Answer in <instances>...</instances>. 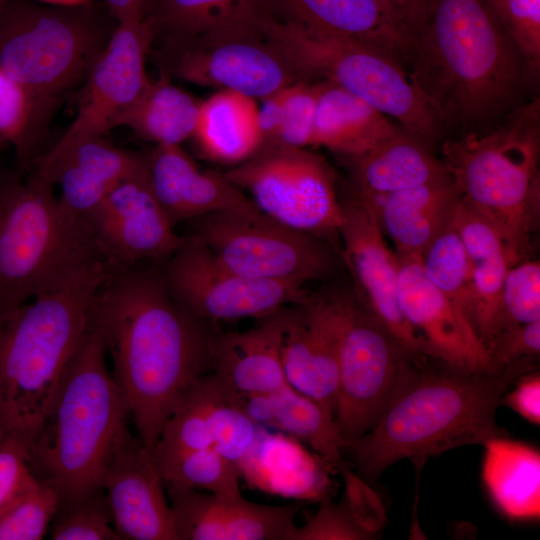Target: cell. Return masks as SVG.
<instances>
[{
	"label": "cell",
	"mask_w": 540,
	"mask_h": 540,
	"mask_svg": "<svg viewBox=\"0 0 540 540\" xmlns=\"http://www.w3.org/2000/svg\"><path fill=\"white\" fill-rule=\"evenodd\" d=\"M112 375L138 438L152 452L186 392L213 369L216 324L193 318L172 298L158 270H114L93 307Z\"/></svg>",
	"instance_id": "6da1fadb"
},
{
	"label": "cell",
	"mask_w": 540,
	"mask_h": 540,
	"mask_svg": "<svg viewBox=\"0 0 540 540\" xmlns=\"http://www.w3.org/2000/svg\"><path fill=\"white\" fill-rule=\"evenodd\" d=\"M524 358L494 372L451 364L419 370L394 398L376 426L344 442L366 483L399 460L422 466L432 456L466 445L506 437L496 421L501 397L512 381L532 371Z\"/></svg>",
	"instance_id": "7a4b0ae2"
},
{
	"label": "cell",
	"mask_w": 540,
	"mask_h": 540,
	"mask_svg": "<svg viewBox=\"0 0 540 540\" xmlns=\"http://www.w3.org/2000/svg\"><path fill=\"white\" fill-rule=\"evenodd\" d=\"M407 60L410 78L441 125L471 126L496 116L527 75L485 0H430Z\"/></svg>",
	"instance_id": "3957f363"
},
{
	"label": "cell",
	"mask_w": 540,
	"mask_h": 540,
	"mask_svg": "<svg viewBox=\"0 0 540 540\" xmlns=\"http://www.w3.org/2000/svg\"><path fill=\"white\" fill-rule=\"evenodd\" d=\"M113 271L100 261L0 322V436L19 442L27 453L89 328L96 297Z\"/></svg>",
	"instance_id": "277c9868"
},
{
	"label": "cell",
	"mask_w": 540,
	"mask_h": 540,
	"mask_svg": "<svg viewBox=\"0 0 540 540\" xmlns=\"http://www.w3.org/2000/svg\"><path fill=\"white\" fill-rule=\"evenodd\" d=\"M93 319L70 359L39 434L28 450L36 478L60 503L103 490L106 469L129 433L124 395L109 371Z\"/></svg>",
	"instance_id": "5b68a950"
},
{
	"label": "cell",
	"mask_w": 540,
	"mask_h": 540,
	"mask_svg": "<svg viewBox=\"0 0 540 540\" xmlns=\"http://www.w3.org/2000/svg\"><path fill=\"white\" fill-rule=\"evenodd\" d=\"M117 24L106 6L93 3L59 7L7 0L0 10V69L28 100L38 160L60 102L84 84Z\"/></svg>",
	"instance_id": "8992f818"
},
{
	"label": "cell",
	"mask_w": 540,
	"mask_h": 540,
	"mask_svg": "<svg viewBox=\"0 0 540 540\" xmlns=\"http://www.w3.org/2000/svg\"><path fill=\"white\" fill-rule=\"evenodd\" d=\"M540 102L512 111L485 133L442 146V163L458 197L498 231L511 266L521 262L540 209Z\"/></svg>",
	"instance_id": "52a82bcc"
},
{
	"label": "cell",
	"mask_w": 540,
	"mask_h": 540,
	"mask_svg": "<svg viewBox=\"0 0 540 540\" xmlns=\"http://www.w3.org/2000/svg\"><path fill=\"white\" fill-rule=\"evenodd\" d=\"M53 187L35 174L23 179L0 169V321L105 261Z\"/></svg>",
	"instance_id": "ba28073f"
},
{
	"label": "cell",
	"mask_w": 540,
	"mask_h": 540,
	"mask_svg": "<svg viewBox=\"0 0 540 540\" xmlns=\"http://www.w3.org/2000/svg\"><path fill=\"white\" fill-rule=\"evenodd\" d=\"M257 22L305 79L355 94L426 143L437 136L440 122L398 60L355 41L279 21L267 11Z\"/></svg>",
	"instance_id": "9c48e42d"
},
{
	"label": "cell",
	"mask_w": 540,
	"mask_h": 540,
	"mask_svg": "<svg viewBox=\"0 0 540 540\" xmlns=\"http://www.w3.org/2000/svg\"><path fill=\"white\" fill-rule=\"evenodd\" d=\"M257 17L184 39L153 42L149 57L159 73L171 79L260 100L307 80L264 35Z\"/></svg>",
	"instance_id": "30bf717a"
},
{
	"label": "cell",
	"mask_w": 540,
	"mask_h": 540,
	"mask_svg": "<svg viewBox=\"0 0 540 540\" xmlns=\"http://www.w3.org/2000/svg\"><path fill=\"white\" fill-rule=\"evenodd\" d=\"M221 174L270 219L323 240L339 235L344 211L333 170L307 148L265 144Z\"/></svg>",
	"instance_id": "8fae6325"
},
{
	"label": "cell",
	"mask_w": 540,
	"mask_h": 540,
	"mask_svg": "<svg viewBox=\"0 0 540 540\" xmlns=\"http://www.w3.org/2000/svg\"><path fill=\"white\" fill-rule=\"evenodd\" d=\"M415 358L355 297L343 295L334 422L345 441L376 426L416 371Z\"/></svg>",
	"instance_id": "7c38bea8"
},
{
	"label": "cell",
	"mask_w": 540,
	"mask_h": 540,
	"mask_svg": "<svg viewBox=\"0 0 540 540\" xmlns=\"http://www.w3.org/2000/svg\"><path fill=\"white\" fill-rule=\"evenodd\" d=\"M191 222L188 237L244 277L305 285L334 270V256L323 239L282 225L262 212H216Z\"/></svg>",
	"instance_id": "4fadbf2b"
},
{
	"label": "cell",
	"mask_w": 540,
	"mask_h": 540,
	"mask_svg": "<svg viewBox=\"0 0 540 540\" xmlns=\"http://www.w3.org/2000/svg\"><path fill=\"white\" fill-rule=\"evenodd\" d=\"M151 41L145 21L118 22L83 84L74 121L35 164L37 177L54 186L59 168L76 146L117 127L120 116L151 82L146 70Z\"/></svg>",
	"instance_id": "5bb4252c"
},
{
	"label": "cell",
	"mask_w": 540,
	"mask_h": 540,
	"mask_svg": "<svg viewBox=\"0 0 540 540\" xmlns=\"http://www.w3.org/2000/svg\"><path fill=\"white\" fill-rule=\"evenodd\" d=\"M159 274L176 303L193 318L216 324L261 319L307 296L303 284L256 280L223 265L199 241L185 237Z\"/></svg>",
	"instance_id": "9a60e30c"
},
{
	"label": "cell",
	"mask_w": 540,
	"mask_h": 540,
	"mask_svg": "<svg viewBox=\"0 0 540 540\" xmlns=\"http://www.w3.org/2000/svg\"><path fill=\"white\" fill-rule=\"evenodd\" d=\"M81 222L115 270L141 260L165 261L185 242L157 200L146 166L114 187Z\"/></svg>",
	"instance_id": "2e32d148"
},
{
	"label": "cell",
	"mask_w": 540,
	"mask_h": 540,
	"mask_svg": "<svg viewBox=\"0 0 540 540\" xmlns=\"http://www.w3.org/2000/svg\"><path fill=\"white\" fill-rule=\"evenodd\" d=\"M342 205V257L352 278L355 299L407 352L437 359L429 343L401 312L397 255L386 245L375 212L355 197Z\"/></svg>",
	"instance_id": "e0dca14e"
},
{
	"label": "cell",
	"mask_w": 540,
	"mask_h": 540,
	"mask_svg": "<svg viewBox=\"0 0 540 540\" xmlns=\"http://www.w3.org/2000/svg\"><path fill=\"white\" fill-rule=\"evenodd\" d=\"M342 319L343 295L308 293L287 307L280 349L288 384L317 402L333 419Z\"/></svg>",
	"instance_id": "ac0fdd59"
},
{
	"label": "cell",
	"mask_w": 540,
	"mask_h": 540,
	"mask_svg": "<svg viewBox=\"0 0 540 540\" xmlns=\"http://www.w3.org/2000/svg\"><path fill=\"white\" fill-rule=\"evenodd\" d=\"M164 487L152 452L129 432L114 453L102 483L120 540H178Z\"/></svg>",
	"instance_id": "d6986e66"
},
{
	"label": "cell",
	"mask_w": 540,
	"mask_h": 540,
	"mask_svg": "<svg viewBox=\"0 0 540 540\" xmlns=\"http://www.w3.org/2000/svg\"><path fill=\"white\" fill-rule=\"evenodd\" d=\"M396 255L398 301L406 321L429 343L438 360L490 372L487 348L468 318L426 276L421 257Z\"/></svg>",
	"instance_id": "ffe728a7"
},
{
	"label": "cell",
	"mask_w": 540,
	"mask_h": 540,
	"mask_svg": "<svg viewBox=\"0 0 540 540\" xmlns=\"http://www.w3.org/2000/svg\"><path fill=\"white\" fill-rule=\"evenodd\" d=\"M178 540H289L299 506H269L240 496L165 484Z\"/></svg>",
	"instance_id": "44dd1931"
},
{
	"label": "cell",
	"mask_w": 540,
	"mask_h": 540,
	"mask_svg": "<svg viewBox=\"0 0 540 540\" xmlns=\"http://www.w3.org/2000/svg\"><path fill=\"white\" fill-rule=\"evenodd\" d=\"M145 159L152 190L174 227L216 212H261L221 173L201 171L180 145H156Z\"/></svg>",
	"instance_id": "7402d4cb"
},
{
	"label": "cell",
	"mask_w": 540,
	"mask_h": 540,
	"mask_svg": "<svg viewBox=\"0 0 540 540\" xmlns=\"http://www.w3.org/2000/svg\"><path fill=\"white\" fill-rule=\"evenodd\" d=\"M287 307L259 319L246 331L215 329L210 377L222 394L274 393L290 386L280 351Z\"/></svg>",
	"instance_id": "603a6c76"
},
{
	"label": "cell",
	"mask_w": 540,
	"mask_h": 540,
	"mask_svg": "<svg viewBox=\"0 0 540 540\" xmlns=\"http://www.w3.org/2000/svg\"><path fill=\"white\" fill-rule=\"evenodd\" d=\"M267 12L282 22L375 48L402 62L411 42L376 0H264Z\"/></svg>",
	"instance_id": "cb8c5ba5"
},
{
	"label": "cell",
	"mask_w": 540,
	"mask_h": 540,
	"mask_svg": "<svg viewBox=\"0 0 540 540\" xmlns=\"http://www.w3.org/2000/svg\"><path fill=\"white\" fill-rule=\"evenodd\" d=\"M350 165L354 195L370 198L448 178L426 142L398 129L367 152L344 157Z\"/></svg>",
	"instance_id": "d4e9b609"
},
{
	"label": "cell",
	"mask_w": 540,
	"mask_h": 540,
	"mask_svg": "<svg viewBox=\"0 0 540 540\" xmlns=\"http://www.w3.org/2000/svg\"><path fill=\"white\" fill-rule=\"evenodd\" d=\"M355 198L373 209L397 254L421 257L448 220L458 193L448 177L384 195Z\"/></svg>",
	"instance_id": "484cf974"
},
{
	"label": "cell",
	"mask_w": 540,
	"mask_h": 540,
	"mask_svg": "<svg viewBox=\"0 0 540 540\" xmlns=\"http://www.w3.org/2000/svg\"><path fill=\"white\" fill-rule=\"evenodd\" d=\"M146 166L145 155L115 147L102 138L85 141L66 157L54 180L62 208L82 220L121 181Z\"/></svg>",
	"instance_id": "4316f807"
},
{
	"label": "cell",
	"mask_w": 540,
	"mask_h": 540,
	"mask_svg": "<svg viewBox=\"0 0 540 540\" xmlns=\"http://www.w3.org/2000/svg\"><path fill=\"white\" fill-rule=\"evenodd\" d=\"M208 160L238 165L262 145L256 99L232 90H220L201 101L192 136Z\"/></svg>",
	"instance_id": "83f0119b"
},
{
	"label": "cell",
	"mask_w": 540,
	"mask_h": 540,
	"mask_svg": "<svg viewBox=\"0 0 540 540\" xmlns=\"http://www.w3.org/2000/svg\"><path fill=\"white\" fill-rule=\"evenodd\" d=\"M398 129L362 98L323 81L312 146H323L343 157H352L367 152Z\"/></svg>",
	"instance_id": "f1b7e54d"
},
{
	"label": "cell",
	"mask_w": 540,
	"mask_h": 540,
	"mask_svg": "<svg viewBox=\"0 0 540 540\" xmlns=\"http://www.w3.org/2000/svg\"><path fill=\"white\" fill-rule=\"evenodd\" d=\"M482 478L497 508L509 519L540 517V453L506 437L485 443Z\"/></svg>",
	"instance_id": "f546056e"
},
{
	"label": "cell",
	"mask_w": 540,
	"mask_h": 540,
	"mask_svg": "<svg viewBox=\"0 0 540 540\" xmlns=\"http://www.w3.org/2000/svg\"><path fill=\"white\" fill-rule=\"evenodd\" d=\"M201 101L159 74L120 116L126 126L156 145H180L193 136Z\"/></svg>",
	"instance_id": "4dcf8cb0"
},
{
	"label": "cell",
	"mask_w": 540,
	"mask_h": 540,
	"mask_svg": "<svg viewBox=\"0 0 540 540\" xmlns=\"http://www.w3.org/2000/svg\"><path fill=\"white\" fill-rule=\"evenodd\" d=\"M265 10L264 0H151L144 21L153 43L251 21Z\"/></svg>",
	"instance_id": "1f68e13d"
},
{
	"label": "cell",
	"mask_w": 540,
	"mask_h": 540,
	"mask_svg": "<svg viewBox=\"0 0 540 540\" xmlns=\"http://www.w3.org/2000/svg\"><path fill=\"white\" fill-rule=\"evenodd\" d=\"M273 402L274 416L270 428L310 445L330 469L339 471L345 485L358 479L342 458L345 440L334 419L317 402L291 386L274 392Z\"/></svg>",
	"instance_id": "d6a6232c"
},
{
	"label": "cell",
	"mask_w": 540,
	"mask_h": 540,
	"mask_svg": "<svg viewBox=\"0 0 540 540\" xmlns=\"http://www.w3.org/2000/svg\"><path fill=\"white\" fill-rule=\"evenodd\" d=\"M214 395L208 375L201 377L186 392L152 450L155 462L212 446L209 414Z\"/></svg>",
	"instance_id": "836d02e7"
},
{
	"label": "cell",
	"mask_w": 540,
	"mask_h": 540,
	"mask_svg": "<svg viewBox=\"0 0 540 540\" xmlns=\"http://www.w3.org/2000/svg\"><path fill=\"white\" fill-rule=\"evenodd\" d=\"M420 260L429 280L461 310L473 326L471 262L454 228L451 214Z\"/></svg>",
	"instance_id": "e575fe53"
},
{
	"label": "cell",
	"mask_w": 540,
	"mask_h": 540,
	"mask_svg": "<svg viewBox=\"0 0 540 540\" xmlns=\"http://www.w3.org/2000/svg\"><path fill=\"white\" fill-rule=\"evenodd\" d=\"M155 463L165 484L205 490L220 498L242 496L240 467L212 447L181 453Z\"/></svg>",
	"instance_id": "d590c367"
},
{
	"label": "cell",
	"mask_w": 540,
	"mask_h": 540,
	"mask_svg": "<svg viewBox=\"0 0 540 540\" xmlns=\"http://www.w3.org/2000/svg\"><path fill=\"white\" fill-rule=\"evenodd\" d=\"M60 503L58 493L38 481L0 513V540H40L45 537Z\"/></svg>",
	"instance_id": "8d00e7d4"
},
{
	"label": "cell",
	"mask_w": 540,
	"mask_h": 540,
	"mask_svg": "<svg viewBox=\"0 0 540 540\" xmlns=\"http://www.w3.org/2000/svg\"><path fill=\"white\" fill-rule=\"evenodd\" d=\"M52 522L53 540H120L103 490L59 503Z\"/></svg>",
	"instance_id": "74e56055"
},
{
	"label": "cell",
	"mask_w": 540,
	"mask_h": 540,
	"mask_svg": "<svg viewBox=\"0 0 540 540\" xmlns=\"http://www.w3.org/2000/svg\"><path fill=\"white\" fill-rule=\"evenodd\" d=\"M509 267L505 253L471 263L473 326L486 348L500 329L503 286Z\"/></svg>",
	"instance_id": "f35d334b"
},
{
	"label": "cell",
	"mask_w": 540,
	"mask_h": 540,
	"mask_svg": "<svg viewBox=\"0 0 540 540\" xmlns=\"http://www.w3.org/2000/svg\"><path fill=\"white\" fill-rule=\"evenodd\" d=\"M322 83V80H301L280 90L279 124L272 143L301 148L313 145Z\"/></svg>",
	"instance_id": "ab89813d"
},
{
	"label": "cell",
	"mask_w": 540,
	"mask_h": 540,
	"mask_svg": "<svg viewBox=\"0 0 540 540\" xmlns=\"http://www.w3.org/2000/svg\"><path fill=\"white\" fill-rule=\"evenodd\" d=\"M521 55L528 76L540 69V0H485Z\"/></svg>",
	"instance_id": "60d3db41"
},
{
	"label": "cell",
	"mask_w": 540,
	"mask_h": 540,
	"mask_svg": "<svg viewBox=\"0 0 540 540\" xmlns=\"http://www.w3.org/2000/svg\"><path fill=\"white\" fill-rule=\"evenodd\" d=\"M208 378L215 392L209 414L211 447L240 467L255 443L259 426L223 397L209 375Z\"/></svg>",
	"instance_id": "b9f144b4"
},
{
	"label": "cell",
	"mask_w": 540,
	"mask_h": 540,
	"mask_svg": "<svg viewBox=\"0 0 540 540\" xmlns=\"http://www.w3.org/2000/svg\"><path fill=\"white\" fill-rule=\"evenodd\" d=\"M539 320L540 263L538 260L519 262L509 267L506 273L499 332L510 326Z\"/></svg>",
	"instance_id": "7bdbcfd3"
},
{
	"label": "cell",
	"mask_w": 540,
	"mask_h": 540,
	"mask_svg": "<svg viewBox=\"0 0 540 540\" xmlns=\"http://www.w3.org/2000/svg\"><path fill=\"white\" fill-rule=\"evenodd\" d=\"M376 538L356 516L347 500L333 502L327 495L318 511L300 527H295L289 540H367Z\"/></svg>",
	"instance_id": "ee69618b"
},
{
	"label": "cell",
	"mask_w": 540,
	"mask_h": 540,
	"mask_svg": "<svg viewBox=\"0 0 540 540\" xmlns=\"http://www.w3.org/2000/svg\"><path fill=\"white\" fill-rule=\"evenodd\" d=\"M0 136L10 143L24 166L38 161L30 132L28 100L20 88L0 69Z\"/></svg>",
	"instance_id": "f6af8a7d"
},
{
	"label": "cell",
	"mask_w": 540,
	"mask_h": 540,
	"mask_svg": "<svg viewBox=\"0 0 540 540\" xmlns=\"http://www.w3.org/2000/svg\"><path fill=\"white\" fill-rule=\"evenodd\" d=\"M451 220L471 263L505 253L495 227L459 197L453 206Z\"/></svg>",
	"instance_id": "bcb514c9"
},
{
	"label": "cell",
	"mask_w": 540,
	"mask_h": 540,
	"mask_svg": "<svg viewBox=\"0 0 540 540\" xmlns=\"http://www.w3.org/2000/svg\"><path fill=\"white\" fill-rule=\"evenodd\" d=\"M38 481L25 447L12 438L0 436V513Z\"/></svg>",
	"instance_id": "7dc6e473"
},
{
	"label": "cell",
	"mask_w": 540,
	"mask_h": 540,
	"mask_svg": "<svg viewBox=\"0 0 540 540\" xmlns=\"http://www.w3.org/2000/svg\"><path fill=\"white\" fill-rule=\"evenodd\" d=\"M487 351L490 372L524 358H535L540 352V320L504 328L489 342Z\"/></svg>",
	"instance_id": "c3c4849f"
},
{
	"label": "cell",
	"mask_w": 540,
	"mask_h": 540,
	"mask_svg": "<svg viewBox=\"0 0 540 540\" xmlns=\"http://www.w3.org/2000/svg\"><path fill=\"white\" fill-rule=\"evenodd\" d=\"M515 388L503 394V404L534 425L540 424V374L529 371L518 377Z\"/></svg>",
	"instance_id": "681fc988"
},
{
	"label": "cell",
	"mask_w": 540,
	"mask_h": 540,
	"mask_svg": "<svg viewBox=\"0 0 540 540\" xmlns=\"http://www.w3.org/2000/svg\"><path fill=\"white\" fill-rule=\"evenodd\" d=\"M396 26L410 40L411 46L425 22L430 0H376Z\"/></svg>",
	"instance_id": "f907efd6"
},
{
	"label": "cell",
	"mask_w": 540,
	"mask_h": 540,
	"mask_svg": "<svg viewBox=\"0 0 540 540\" xmlns=\"http://www.w3.org/2000/svg\"><path fill=\"white\" fill-rule=\"evenodd\" d=\"M105 6L122 21H144L151 0H103Z\"/></svg>",
	"instance_id": "816d5d0a"
},
{
	"label": "cell",
	"mask_w": 540,
	"mask_h": 540,
	"mask_svg": "<svg viewBox=\"0 0 540 540\" xmlns=\"http://www.w3.org/2000/svg\"><path fill=\"white\" fill-rule=\"evenodd\" d=\"M7 0H0V10L2 9L3 5L5 4Z\"/></svg>",
	"instance_id": "f5cc1de1"
},
{
	"label": "cell",
	"mask_w": 540,
	"mask_h": 540,
	"mask_svg": "<svg viewBox=\"0 0 540 540\" xmlns=\"http://www.w3.org/2000/svg\"><path fill=\"white\" fill-rule=\"evenodd\" d=\"M3 143H5V141H4L3 138L0 136V148L2 147Z\"/></svg>",
	"instance_id": "db71d44e"
}]
</instances>
